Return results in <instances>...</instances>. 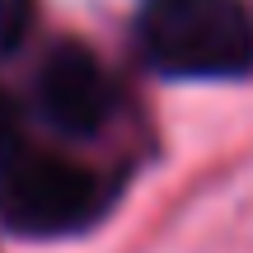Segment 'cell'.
<instances>
[{
  "label": "cell",
  "mask_w": 253,
  "mask_h": 253,
  "mask_svg": "<svg viewBox=\"0 0 253 253\" xmlns=\"http://www.w3.org/2000/svg\"><path fill=\"white\" fill-rule=\"evenodd\" d=\"M103 188L89 169L38 145H9L0 155V220L19 235L56 239L94 225Z\"/></svg>",
  "instance_id": "2"
},
{
  "label": "cell",
  "mask_w": 253,
  "mask_h": 253,
  "mask_svg": "<svg viewBox=\"0 0 253 253\" xmlns=\"http://www.w3.org/2000/svg\"><path fill=\"white\" fill-rule=\"evenodd\" d=\"M33 24V0H0V56L14 52Z\"/></svg>",
  "instance_id": "4"
},
{
  "label": "cell",
  "mask_w": 253,
  "mask_h": 253,
  "mask_svg": "<svg viewBox=\"0 0 253 253\" xmlns=\"http://www.w3.org/2000/svg\"><path fill=\"white\" fill-rule=\"evenodd\" d=\"M38 113L61 136H94L118 113V80L113 71L80 42H61L38 66Z\"/></svg>",
  "instance_id": "3"
},
{
  "label": "cell",
  "mask_w": 253,
  "mask_h": 253,
  "mask_svg": "<svg viewBox=\"0 0 253 253\" xmlns=\"http://www.w3.org/2000/svg\"><path fill=\"white\" fill-rule=\"evenodd\" d=\"M141 52L160 75L230 80L253 71V19L239 0H150Z\"/></svg>",
  "instance_id": "1"
},
{
  "label": "cell",
  "mask_w": 253,
  "mask_h": 253,
  "mask_svg": "<svg viewBox=\"0 0 253 253\" xmlns=\"http://www.w3.org/2000/svg\"><path fill=\"white\" fill-rule=\"evenodd\" d=\"M9 126H14V118H9V103H5V94H0V155L9 150Z\"/></svg>",
  "instance_id": "5"
}]
</instances>
